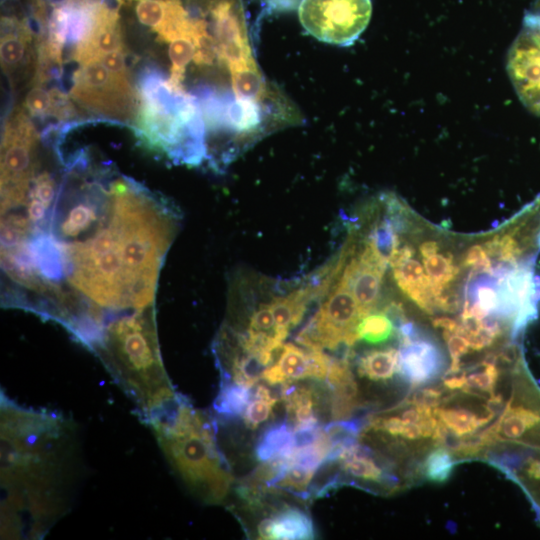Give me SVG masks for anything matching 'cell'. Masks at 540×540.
<instances>
[{"mask_svg": "<svg viewBox=\"0 0 540 540\" xmlns=\"http://www.w3.org/2000/svg\"><path fill=\"white\" fill-rule=\"evenodd\" d=\"M173 232V213L126 178L110 183L97 219L78 236L59 241L46 232L60 253L61 282L74 290L70 327L103 324L105 311L153 306Z\"/></svg>", "mask_w": 540, "mask_h": 540, "instance_id": "1", "label": "cell"}, {"mask_svg": "<svg viewBox=\"0 0 540 540\" xmlns=\"http://www.w3.org/2000/svg\"><path fill=\"white\" fill-rule=\"evenodd\" d=\"M1 538L41 539L69 510L79 473L75 424L1 393Z\"/></svg>", "mask_w": 540, "mask_h": 540, "instance_id": "2", "label": "cell"}, {"mask_svg": "<svg viewBox=\"0 0 540 540\" xmlns=\"http://www.w3.org/2000/svg\"><path fill=\"white\" fill-rule=\"evenodd\" d=\"M91 350L143 421L177 396L160 356L154 306L105 323Z\"/></svg>", "mask_w": 540, "mask_h": 540, "instance_id": "3", "label": "cell"}, {"mask_svg": "<svg viewBox=\"0 0 540 540\" xmlns=\"http://www.w3.org/2000/svg\"><path fill=\"white\" fill-rule=\"evenodd\" d=\"M165 458L189 490L207 504H218L232 483L229 464L219 449L212 421L184 396H177L150 415Z\"/></svg>", "mask_w": 540, "mask_h": 540, "instance_id": "4", "label": "cell"}, {"mask_svg": "<svg viewBox=\"0 0 540 540\" xmlns=\"http://www.w3.org/2000/svg\"><path fill=\"white\" fill-rule=\"evenodd\" d=\"M39 136L23 109H16L4 126L1 144V211L20 209L36 176Z\"/></svg>", "mask_w": 540, "mask_h": 540, "instance_id": "5", "label": "cell"}, {"mask_svg": "<svg viewBox=\"0 0 540 540\" xmlns=\"http://www.w3.org/2000/svg\"><path fill=\"white\" fill-rule=\"evenodd\" d=\"M78 105L108 121L136 119L139 97L129 74L115 73L95 60L80 65L72 76L69 91Z\"/></svg>", "mask_w": 540, "mask_h": 540, "instance_id": "6", "label": "cell"}, {"mask_svg": "<svg viewBox=\"0 0 540 540\" xmlns=\"http://www.w3.org/2000/svg\"><path fill=\"white\" fill-rule=\"evenodd\" d=\"M361 318L349 281L342 274L296 341L308 349L350 348L357 341L355 329Z\"/></svg>", "mask_w": 540, "mask_h": 540, "instance_id": "7", "label": "cell"}, {"mask_svg": "<svg viewBox=\"0 0 540 540\" xmlns=\"http://www.w3.org/2000/svg\"><path fill=\"white\" fill-rule=\"evenodd\" d=\"M371 0H302L299 19L316 39L339 46L352 45L366 29Z\"/></svg>", "mask_w": 540, "mask_h": 540, "instance_id": "8", "label": "cell"}, {"mask_svg": "<svg viewBox=\"0 0 540 540\" xmlns=\"http://www.w3.org/2000/svg\"><path fill=\"white\" fill-rule=\"evenodd\" d=\"M506 67L520 101L540 116V0L525 14Z\"/></svg>", "mask_w": 540, "mask_h": 540, "instance_id": "9", "label": "cell"}, {"mask_svg": "<svg viewBox=\"0 0 540 540\" xmlns=\"http://www.w3.org/2000/svg\"><path fill=\"white\" fill-rule=\"evenodd\" d=\"M332 357L322 349L301 348L284 344L276 362L262 373V379L270 385H285L293 381L314 378L325 380Z\"/></svg>", "mask_w": 540, "mask_h": 540, "instance_id": "10", "label": "cell"}, {"mask_svg": "<svg viewBox=\"0 0 540 540\" xmlns=\"http://www.w3.org/2000/svg\"><path fill=\"white\" fill-rule=\"evenodd\" d=\"M388 263L380 258L366 243L357 258H353L343 270L358 303L361 316L375 309L379 297L383 274Z\"/></svg>", "mask_w": 540, "mask_h": 540, "instance_id": "11", "label": "cell"}, {"mask_svg": "<svg viewBox=\"0 0 540 540\" xmlns=\"http://www.w3.org/2000/svg\"><path fill=\"white\" fill-rule=\"evenodd\" d=\"M444 367V355L430 339L421 336L401 343L397 373L410 385L419 386L433 381Z\"/></svg>", "mask_w": 540, "mask_h": 540, "instance_id": "12", "label": "cell"}, {"mask_svg": "<svg viewBox=\"0 0 540 540\" xmlns=\"http://www.w3.org/2000/svg\"><path fill=\"white\" fill-rule=\"evenodd\" d=\"M33 34L16 14L4 15L1 20V66L12 81L33 62L31 41Z\"/></svg>", "mask_w": 540, "mask_h": 540, "instance_id": "13", "label": "cell"}, {"mask_svg": "<svg viewBox=\"0 0 540 540\" xmlns=\"http://www.w3.org/2000/svg\"><path fill=\"white\" fill-rule=\"evenodd\" d=\"M261 539L306 540L315 538V529L309 515L297 507L286 506L258 525Z\"/></svg>", "mask_w": 540, "mask_h": 540, "instance_id": "14", "label": "cell"}, {"mask_svg": "<svg viewBox=\"0 0 540 540\" xmlns=\"http://www.w3.org/2000/svg\"><path fill=\"white\" fill-rule=\"evenodd\" d=\"M399 288L427 313H433L435 296L428 275L420 262L409 258L392 268Z\"/></svg>", "mask_w": 540, "mask_h": 540, "instance_id": "15", "label": "cell"}, {"mask_svg": "<svg viewBox=\"0 0 540 540\" xmlns=\"http://www.w3.org/2000/svg\"><path fill=\"white\" fill-rule=\"evenodd\" d=\"M320 288L323 286L300 288L269 302L277 331L284 340L290 329L301 321L310 299L318 293Z\"/></svg>", "mask_w": 540, "mask_h": 540, "instance_id": "16", "label": "cell"}, {"mask_svg": "<svg viewBox=\"0 0 540 540\" xmlns=\"http://www.w3.org/2000/svg\"><path fill=\"white\" fill-rule=\"evenodd\" d=\"M286 421L292 430L319 425L316 394L307 386H289L282 391Z\"/></svg>", "mask_w": 540, "mask_h": 540, "instance_id": "17", "label": "cell"}, {"mask_svg": "<svg viewBox=\"0 0 540 540\" xmlns=\"http://www.w3.org/2000/svg\"><path fill=\"white\" fill-rule=\"evenodd\" d=\"M336 462L341 464L343 472L359 480L372 482L395 480L391 475L385 474L377 464L372 450L358 443L345 448Z\"/></svg>", "mask_w": 540, "mask_h": 540, "instance_id": "18", "label": "cell"}, {"mask_svg": "<svg viewBox=\"0 0 540 540\" xmlns=\"http://www.w3.org/2000/svg\"><path fill=\"white\" fill-rule=\"evenodd\" d=\"M293 448V430L284 421L266 428L256 444L255 454L258 460L267 462L287 456Z\"/></svg>", "mask_w": 540, "mask_h": 540, "instance_id": "19", "label": "cell"}, {"mask_svg": "<svg viewBox=\"0 0 540 540\" xmlns=\"http://www.w3.org/2000/svg\"><path fill=\"white\" fill-rule=\"evenodd\" d=\"M399 350L376 349L364 353L358 360V373L374 381H384L398 371Z\"/></svg>", "mask_w": 540, "mask_h": 540, "instance_id": "20", "label": "cell"}, {"mask_svg": "<svg viewBox=\"0 0 540 540\" xmlns=\"http://www.w3.org/2000/svg\"><path fill=\"white\" fill-rule=\"evenodd\" d=\"M540 417L525 408H507L499 421L487 430L492 440L496 438L514 440L533 427Z\"/></svg>", "mask_w": 540, "mask_h": 540, "instance_id": "21", "label": "cell"}, {"mask_svg": "<svg viewBox=\"0 0 540 540\" xmlns=\"http://www.w3.org/2000/svg\"><path fill=\"white\" fill-rule=\"evenodd\" d=\"M250 389L230 381L221 382L213 404L217 415L226 420L243 415L252 395Z\"/></svg>", "mask_w": 540, "mask_h": 540, "instance_id": "22", "label": "cell"}, {"mask_svg": "<svg viewBox=\"0 0 540 540\" xmlns=\"http://www.w3.org/2000/svg\"><path fill=\"white\" fill-rule=\"evenodd\" d=\"M434 415L459 436L472 434L480 426L487 424L494 413L478 417L465 408H435Z\"/></svg>", "mask_w": 540, "mask_h": 540, "instance_id": "23", "label": "cell"}, {"mask_svg": "<svg viewBox=\"0 0 540 540\" xmlns=\"http://www.w3.org/2000/svg\"><path fill=\"white\" fill-rule=\"evenodd\" d=\"M423 264L430 279L435 298L446 290L459 272L451 255H443L438 252L424 257Z\"/></svg>", "mask_w": 540, "mask_h": 540, "instance_id": "24", "label": "cell"}, {"mask_svg": "<svg viewBox=\"0 0 540 540\" xmlns=\"http://www.w3.org/2000/svg\"><path fill=\"white\" fill-rule=\"evenodd\" d=\"M396 331L392 320L384 313H369L362 317L355 329L357 340L369 344L388 341Z\"/></svg>", "mask_w": 540, "mask_h": 540, "instance_id": "25", "label": "cell"}, {"mask_svg": "<svg viewBox=\"0 0 540 540\" xmlns=\"http://www.w3.org/2000/svg\"><path fill=\"white\" fill-rule=\"evenodd\" d=\"M367 244L389 264L399 248L397 231L390 218H385L374 226L369 234Z\"/></svg>", "mask_w": 540, "mask_h": 540, "instance_id": "26", "label": "cell"}, {"mask_svg": "<svg viewBox=\"0 0 540 540\" xmlns=\"http://www.w3.org/2000/svg\"><path fill=\"white\" fill-rule=\"evenodd\" d=\"M252 396L253 400L248 403L243 419L248 427L254 429L269 419L278 400L269 388L261 384L256 387Z\"/></svg>", "mask_w": 540, "mask_h": 540, "instance_id": "27", "label": "cell"}, {"mask_svg": "<svg viewBox=\"0 0 540 540\" xmlns=\"http://www.w3.org/2000/svg\"><path fill=\"white\" fill-rule=\"evenodd\" d=\"M455 462L447 448L432 450L423 464L424 476L431 482L444 483L453 471Z\"/></svg>", "mask_w": 540, "mask_h": 540, "instance_id": "28", "label": "cell"}, {"mask_svg": "<svg viewBox=\"0 0 540 540\" xmlns=\"http://www.w3.org/2000/svg\"><path fill=\"white\" fill-rule=\"evenodd\" d=\"M26 109L34 117L44 118L50 116L52 109V97L43 85L33 84L25 99Z\"/></svg>", "mask_w": 540, "mask_h": 540, "instance_id": "29", "label": "cell"}, {"mask_svg": "<svg viewBox=\"0 0 540 540\" xmlns=\"http://www.w3.org/2000/svg\"><path fill=\"white\" fill-rule=\"evenodd\" d=\"M192 52L193 47L186 39L179 38L171 43L169 53L173 66L172 76L169 82L172 85L179 87L180 76L182 75L185 64L189 61Z\"/></svg>", "mask_w": 540, "mask_h": 540, "instance_id": "30", "label": "cell"}, {"mask_svg": "<svg viewBox=\"0 0 540 540\" xmlns=\"http://www.w3.org/2000/svg\"><path fill=\"white\" fill-rule=\"evenodd\" d=\"M482 368L468 376L466 390L476 389L482 392H493L496 380L498 378V370L492 361H483Z\"/></svg>", "mask_w": 540, "mask_h": 540, "instance_id": "31", "label": "cell"}, {"mask_svg": "<svg viewBox=\"0 0 540 540\" xmlns=\"http://www.w3.org/2000/svg\"><path fill=\"white\" fill-rule=\"evenodd\" d=\"M463 264L471 267L472 272L491 273L492 261L486 253L483 245L477 244L470 247L464 255Z\"/></svg>", "mask_w": 540, "mask_h": 540, "instance_id": "32", "label": "cell"}, {"mask_svg": "<svg viewBox=\"0 0 540 540\" xmlns=\"http://www.w3.org/2000/svg\"><path fill=\"white\" fill-rule=\"evenodd\" d=\"M446 342L448 352L451 357V366L447 372L460 371V358L468 353L470 349L467 339L460 334H443Z\"/></svg>", "mask_w": 540, "mask_h": 540, "instance_id": "33", "label": "cell"}, {"mask_svg": "<svg viewBox=\"0 0 540 540\" xmlns=\"http://www.w3.org/2000/svg\"><path fill=\"white\" fill-rule=\"evenodd\" d=\"M441 400V392L433 388H425L417 391L411 400V403L419 408H436Z\"/></svg>", "mask_w": 540, "mask_h": 540, "instance_id": "34", "label": "cell"}, {"mask_svg": "<svg viewBox=\"0 0 540 540\" xmlns=\"http://www.w3.org/2000/svg\"><path fill=\"white\" fill-rule=\"evenodd\" d=\"M96 60L101 62L108 70L112 72L128 74V70L125 65L124 50L102 55Z\"/></svg>", "mask_w": 540, "mask_h": 540, "instance_id": "35", "label": "cell"}, {"mask_svg": "<svg viewBox=\"0 0 540 540\" xmlns=\"http://www.w3.org/2000/svg\"><path fill=\"white\" fill-rule=\"evenodd\" d=\"M444 385L449 389H465L467 387V379L465 373L447 372L444 378Z\"/></svg>", "mask_w": 540, "mask_h": 540, "instance_id": "36", "label": "cell"}, {"mask_svg": "<svg viewBox=\"0 0 540 540\" xmlns=\"http://www.w3.org/2000/svg\"><path fill=\"white\" fill-rule=\"evenodd\" d=\"M432 323L434 327L443 329V334H459L460 324L451 318H436Z\"/></svg>", "mask_w": 540, "mask_h": 540, "instance_id": "37", "label": "cell"}, {"mask_svg": "<svg viewBox=\"0 0 540 540\" xmlns=\"http://www.w3.org/2000/svg\"><path fill=\"white\" fill-rule=\"evenodd\" d=\"M402 437L409 440H416L422 437V431L418 423H405Z\"/></svg>", "mask_w": 540, "mask_h": 540, "instance_id": "38", "label": "cell"}, {"mask_svg": "<svg viewBox=\"0 0 540 540\" xmlns=\"http://www.w3.org/2000/svg\"><path fill=\"white\" fill-rule=\"evenodd\" d=\"M439 246L435 241H426L420 246V253L422 258L437 253Z\"/></svg>", "mask_w": 540, "mask_h": 540, "instance_id": "39", "label": "cell"}, {"mask_svg": "<svg viewBox=\"0 0 540 540\" xmlns=\"http://www.w3.org/2000/svg\"><path fill=\"white\" fill-rule=\"evenodd\" d=\"M267 2L275 9H292L298 0H267Z\"/></svg>", "mask_w": 540, "mask_h": 540, "instance_id": "40", "label": "cell"}, {"mask_svg": "<svg viewBox=\"0 0 540 540\" xmlns=\"http://www.w3.org/2000/svg\"><path fill=\"white\" fill-rule=\"evenodd\" d=\"M527 473L531 478L540 480V460L533 461L531 464H529Z\"/></svg>", "mask_w": 540, "mask_h": 540, "instance_id": "41", "label": "cell"}]
</instances>
